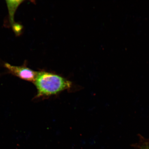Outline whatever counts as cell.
I'll return each mask as SVG.
<instances>
[{
	"label": "cell",
	"instance_id": "obj_1",
	"mask_svg": "<svg viewBox=\"0 0 149 149\" xmlns=\"http://www.w3.org/2000/svg\"><path fill=\"white\" fill-rule=\"evenodd\" d=\"M34 83L37 90L36 98L47 97L71 88L72 83L61 76L46 72H38Z\"/></svg>",
	"mask_w": 149,
	"mask_h": 149
},
{
	"label": "cell",
	"instance_id": "obj_2",
	"mask_svg": "<svg viewBox=\"0 0 149 149\" xmlns=\"http://www.w3.org/2000/svg\"><path fill=\"white\" fill-rule=\"evenodd\" d=\"M4 66L8 70L9 73L25 81L34 83L38 72H35L27 66H15L5 63Z\"/></svg>",
	"mask_w": 149,
	"mask_h": 149
},
{
	"label": "cell",
	"instance_id": "obj_3",
	"mask_svg": "<svg viewBox=\"0 0 149 149\" xmlns=\"http://www.w3.org/2000/svg\"><path fill=\"white\" fill-rule=\"evenodd\" d=\"M139 142L136 147L137 149H149V138L146 139L140 136Z\"/></svg>",
	"mask_w": 149,
	"mask_h": 149
}]
</instances>
